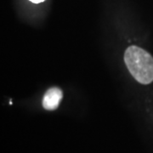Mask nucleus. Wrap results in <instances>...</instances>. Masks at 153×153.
<instances>
[{
    "label": "nucleus",
    "mask_w": 153,
    "mask_h": 153,
    "mask_svg": "<svg viewBox=\"0 0 153 153\" xmlns=\"http://www.w3.org/2000/svg\"><path fill=\"white\" fill-rule=\"evenodd\" d=\"M126 66L137 82L149 84L153 82V57L135 45L129 46L124 55Z\"/></svg>",
    "instance_id": "1"
},
{
    "label": "nucleus",
    "mask_w": 153,
    "mask_h": 153,
    "mask_svg": "<svg viewBox=\"0 0 153 153\" xmlns=\"http://www.w3.org/2000/svg\"><path fill=\"white\" fill-rule=\"evenodd\" d=\"M63 97V93L61 89L57 87L49 88L45 93L43 98V106L44 109L48 111L55 110L60 104V100Z\"/></svg>",
    "instance_id": "2"
},
{
    "label": "nucleus",
    "mask_w": 153,
    "mask_h": 153,
    "mask_svg": "<svg viewBox=\"0 0 153 153\" xmlns=\"http://www.w3.org/2000/svg\"><path fill=\"white\" fill-rule=\"evenodd\" d=\"M29 1L33 2V3H34V4H38V3H42V2H44V0H29Z\"/></svg>",
    "instance_id": "3"
}]
</instances>
